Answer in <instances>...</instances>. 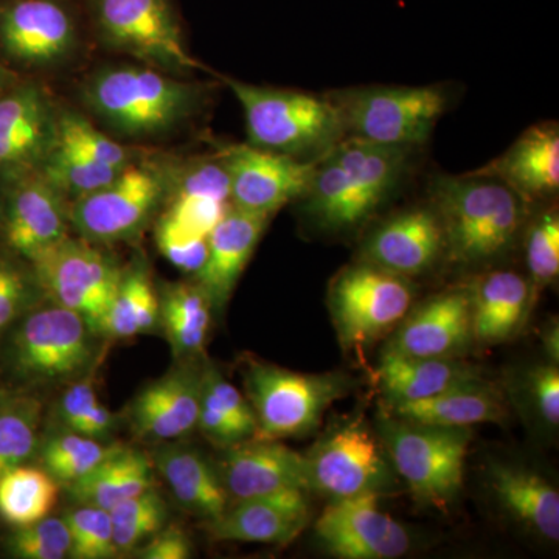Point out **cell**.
<instances>
[{"instance_id":"1","label":"cell","mask_w":559,"mask_h":559,"mask_svg":"<svg viewBox=\"0 0 559 559\" xmlns=\"http://www.w3.org/2000/svg\"><path fill=\"white\" fill-rule=\"evenodd\" d=\"M81 100L117 134L156 138L193 116L202 90L150 66H119L84 81Z\"/></svg>"},{"instance_id":"2","label":"cell","mask_w":559,"mask_h":559,"mask_svg":"<svg viewBox=\"0 0 559 559\" xmlns=\"http://www.w3.org/2000/svg\"><path fill=\"white\" fill-rule=\"evenodd\" d=\"M407 148L344 139L316 162L307 207L320 226L345 230L369 218L395 189Z\"/></svg>"},{"instance_id":"3","label":"cell","mask_w":559,"mask_h":559,"mask_svg":"<svg viewBox=\"0 0 559 559\" xmlns=\"http://www.w3.org/2000/svg\"><path fill=\"white\" fill-rule=\"evenodd\" d=\"M525 198L495 176L440 179L437 215L455 263H484L509 249L525 216Z\"/></svg>"},{"instance_id":"4","label":"cell","mask_w":559,"mask_h":559,"mask_svg":"<svg viewBox=\"0 0 559 559\" xmlns=\"http://www.w3.org/2000/svg\"><path fill=\"white\" fill-rule=\"evenodd\" d=\"M245 112L249 145L318 160L345 139L337 109L329 97L274 90L227 79Z\"/></svg>"},{"instance_id":"5","label":"cell","mask_w":559,"mask_h":559,"mask_svg":"<svg viewBox=\"0 0 559 559\" xmlns=\"http://www.w3.org/2000/svg\"><path fill=\"white\" fill-rule=\"evenodd\" d=\"M340 114L345 139L414 150L432 134L447 109L437 87H366L326 95Z\"/></svg>"},{"instance_id":"6","label":"cell","mask_w":559,"mask_h":559,"mask_svg":"<svg viewBox=\"0 0 559 559\" xmlns=\"http://www.w3.org/2000/svg\"><path fill=\"white\" fill-rule=\"evenodd\" d=\"M246 388L257 419L250 440L280 441L311 432L331 404L347 392V380L336 373H296L253 362L246 373Z\"/></svg>"},{"instance_id":"7","label":"cell","mask_w":559,"mask_h":559,"mask_svg":"<svg viewBox=\"0 0 559 559\" xmlns=\"http://www.w3.org/2000/svg\"><path fill=\"white\" fill-rule=\"evenodd\" d=\"M382 437L415 499L441 509L459 495L471 440L466 428L389 419L382 426Z\"/></svg>"},{"instance_id":"8","label":"cell","mask_w":559,"mask_h":559,"mask_svg":"<svg viewBox=\"0 0 559 559\" xmlns=\"http://www.w3.org/2000/svg\"><path fill=\"white\" fill-rule=\"evenodd\" d=\"M103 43L171 75L204 70L183 44L170 0H91Z\"/></svg>"},{"instance_id":"9","label":"cell","mask_w":559,"mask_h":559,"mask_svg":"<svg viewBox=\"0 0 559 559\" xmlns=\"http://www.w3.org/2000/svg\"><path fill=\"white\" fill-rule=\"evenodd\" d=\"M39 289L55 305L76 312L92 333L102 334L103 320L119 289L123 271L94 242L66 237L31 261Z\"/></svg>"},{"instance_id":"10","label":"cell","mask_w":559,"mask_h":559,"mask_svg":"<svg viewBox=\"0 0 559 559\" xmlns=\"http://www.w3.org/2000/svg\"><path fill=\"white\" fill-rule=\"evenodd\" d=\"M171 183L170 173L159 165L132 162L108 186L70 202V226L91 242L127 240L148 223Z\"/></svg>"},{"instance_id":"11","label":"cell","mask_w":559,"mask_h":559,"mask_svg":"<svg viewBox=\"0 0 559 559\" xmlns=\"http://www.w3.org/2000/svg\"><path fill=\"white\" fill-rule=\"evenodd\" d=\"M92 334L86 320L60 305L25 312L11 334V370L28 384L79 377L94 356Z\"/></svg>"},{"instance_id":"12","label":"cell","mask_w":559,"mask_h":559,"mask_svg":"<svg viewBox=\"0 0 559 559\" xmlns=\"http://www.w3.org/2000/svg\"><path fill=\"white\" fill-rule=\"evenodd\" d=\"M330 304L342 344L364 347L406 318L412 289L404 277L366 263L341 272Z\"/></svg>"},{"instance_id":"13","label":"cell","mask_w":559,"mask_h":559,"mask_svg":"<svg viewBox=\"0 0 559 559\" xmlns=\"http://www.w3.org/2000/svg\"><path fill=\"white\" fill-rule=\"evenodd\" d=\"M60 108L46 87L17 81L0 94V183L40 170L58 142Z\"/></svg>"},{"instance_id":"14","label":"cell","mask_w":559,"mask_h":559,"mask_svg":"<svg viewBox=\"0 0 559 559\" xmlns=\"http://www.w3.org/2000/svg\"><path fill=\"white\" fill-rule=\"evenodd\" d=\"M79 32L62 0H9L0 5V49L14 64L50 69L72 57Z\"/></svg>"},{"instance_id":"15","label":"cell","mask_w":559,"mask_h":559,"mask_svg":"<svg viewBox=\"0 0 559 559\" xmlns=\"http://www.w3.org/2000/svg\"><path fill=\"white\" fill-rule=\"evenodd\" d=\"M219 156L229 173L231 205L266 216L307 194L318 162L252 145L231 146Z\"/></svg>"},{"instance_id":"16","label":"cell","mask_w":559,"mask_h":559,"mask_svg":"<svg viewBox=\"0 0 559 559\" xmlns=\"http://www.w3.org/2000/svg\"><path fill=\"white\" fill-rule=\"evenodd\" d=\"M316 533L342 559H395L411 547L406 528L380 509V492L334 499L316 522Z\"/></svg>"},{"instance_id":"17","label":"cell","mask_w":559,"mask_h":559,"mask_svg":"<svg viewBox=\"0 0 559 559\" xmlns=\"http://www.w3.org/2000/svg\"><path fill=\"white\" fill-rule=\"evenodd\" d=\"M69 202L39 171L3 186L0 238L28 263L68 237Z\"/></svg>"},{"instance_id":"18","label":"cell","mask_w":559,"mask_h":559,"mask_svg":"<svg viewBox=\"0 0 559 559\" xmlns=\"http://www.w3.org/2000/svg\"><path fill=\"white\" fill-rule=\"evenodd\" d=\"M310 487L331 499L380 492L389 469L380 444L359 423L331 432L307 455Z\"/></svg>"},{"instance_id":"19","label":"cell","mask_w":559,"mask_h":559,"mask_svg":"<svg viewBox=\"0 0 559 559\" xmlns=\"http://www.w3.org/2000/svg\"><path fill=\"white\" fill-rule=\"evenodd\" d=\"M221 466V479L235 500L288 489L311 491L307 455L278 441L250 440L231 444Z\"/></svg>"},{"instance_id":"20","label":"cell","mask_w":559,"mask_h":559,"mask_svg":"<svg viewBox=\"0 0 559 559\" xmlns=\"http://www.w3.org/2000/svg\"><path fill=\"white\" fill-rule=\"evenodd\" d=\"M400 323L388 349L423 358H454L474 341L469 290L432 297Z\"/></svg>"},{"instance_id":"21","label":"cell","mask_w":559,"mask_h":559,"mask_svg":"<svg viewBox=\"0 0 559 559\" xmlns=\"http://www.w3.org/2000/svg\"><path fill=\"white\" fill-rule=\"evenodd\" d=\"M305 489H288L260 498L235 500L218 520L209 522L216 540L286 544L307 525L310 502Z\"/></svg>"},{"instance_id":"22","label":"cell","mask_w":559,"mask_h":559,"mask_svg":"<svg viewBox=\"0 0 559 559\" xmlns=\"http://www.w3.org/2000/svg\"><path fill=\"white\" fill-rule=\"evenodd\" d=\"M444 249L436 210L412 209L382 224L367 241L364 259L400 277L428 271Z\"/></svg>"},{"instance_id":"23","label":"cell","mask_w":559,"mask_h":559,"mask_svg":"<svg viewBox=\"0 0 559 559\" xmlns=\"http://www.w3.org/2000/svg\"><path fill=\"white\" fill-rule=\"evenodd\" d=\"M270 218L231 205L218 226L210 231L207 259L194 277L212 305L223 307L229 300Z\"/></svg>"},{"instance_id":"24","label":"cell","mask_w":559,"mask_h":559,"mask_svg":"<svg viewBox=\"0 0 559 559\" xmlns=\"http://www.w3.org/2000/svg\"><path fill=\"white\" fill-rule=\"evenodd\" d=\"M202 370L180 367L153 382L135 399L131 419L135 432L154 440H175L197 428Z\"/></svg>"},{"instance_id":"25","label":"cell","mask_w":559,"mask_h":559,"mask_svg":"<svg viewBox=\"0 0 559 559\" xmlns=\"http://www.w3.org/2000/svg\"><path fill=\"white\" fill-rule=\"evenodd\" d=\"M171 204L165 215L180 229L207 238L229 209L230 179L223 157L191 165L171 183Z\"/></svg>"},{"instance_id":"26","label":"cell","mask_w":559,"mask_h":559,"mask_svg":"<svg viewBox=\"0 0 559 559\" xmlns=\"http://www.w3.org/2000/svg\"><path fill=\"white\" fill-rule=\"evenodd\" d=\"M481 175L509 183L521 197L539 198L559 189V131L557 124L530 128Z\"/></svg>"},{"instance_id":"27","label":"cell","mask_w":559,"mask_h":559,"mask_svg":"<svg viewBox=\"0 0 559 559\" xmlns=\"http://www.w3.org/2000/svg\"><path fill=\"white\" fill-rule=\"evenodd\" d=\"M378 377L392 403L440 395L448 390L485 382L480 371L455 358H423L385 349Z\"/></svg>"},{"instance_id":"28","label":"cell","mask_w":559,"mask_h":559,"mask_svg":"<svg viewBox=\"0 0 559 559\" xmlns=\"http://www.w3.org/2000/svg\"><path fill=\"white\" fill-rule=\"evenodd\" d=\"M471 294L474 341H506L521 329L532 305L530 283L511 271L489 272Z\"/></svg>"},{"instance_id":"29","label":"cell","mask_w":559,"mask_h":559,"mask_svg":"<svg viewBox=\"0 0 559 559\" xmlns=\"http://www.w3.org/2000/svg\"><path fill=\"white\" fill-rule=\"evenodd\" d=\"M153 462L176 500L190 513L212 522L229 507L230 496L223 479L200 452L165 447L156 452Z\"/></svg>"},{"instance_id":"30","label":"cell","mask_w":559,"mask_h":559,"mask_svg":"<svg viewBox=\"0 0 559 559\" xmlns=\"http://www.w3.org/2000/svg\"><path fill=\"white\" fill-rule=\"evenodd\" d=\"M153 460L143 452L120 447L86 477L69 485V492L79 506L110 510L153 488Z\"/></svg>"},{"instance_id":"31","label":"cell","mask_w":559,"mask_h":559,"mask_svg":"<svg viewBox=\"0 0 559 559\" xmlns=\"http://www.w3.org/2000/svg\"><path fill=\"white\" fill-rule=\"evenodd\" d=\"M393 404L396 417L439 428H469L480 423H496L506 414L498 393L487 382L448 390L426 400Z\"/></svg>"},{"instance_id":"32","label":"cell","mask_w":559,"mask_h":559,"mask_svg":"<svg viewBox=\"0 0 559 559\" xmlns=\"http://www.w3.org/2000/svg\"><path fill=\"white\" fill-rule=\"evenodd\" d=\"M489 481L500 503L549 540L559 539V495L549 481L530 471L491 465Z\"/></svg>"},{"instance_id":"33","label":"cell","mask_w":559,"mask_h":559,"mask_svg":"<svg viewBox=\"0 0 559 559\" xmlns=\"http://www.w3.org/2000/svg\"><path fill=\"white\" fill-rule=\"evenodd\" d=\"M60 484L44 468L25 465L0 477V518L13 528L50 516Z\"/></svg>"},{"instance_id":"34","label":"cell","mask_w":559,"mask_h":559,"mask_svg":"<svg viewBox=\"0 0 559 559\" xmlns=\"http://www.w3.org/2000/svg\"><path fill=\"white\" fill-rule=\"evenodd\" d=\"M160 319L175 355L201 352L210 329V301L198 285H171L164 290Z\"/></svg>"},{"instance_id":"35","label":"cell","mask_w":559,"mask_h":559,"mask_svg":"<svg viewBox=\"0 0 559 559\" xmlns=\"http://www.w3.org/2000/svg\"><path fill=\"white\" fill-rule=\"evenodd\" d=\"M40 418L43 404L35 396L0 392V477L35 455Z\"/></svg>"},{"instance_id":"36","label":"cell","mask_w":559,"mask_h":559,"mask_svg":"<svg viewBox=\"0 0 559 559\" xmlns=\"http://www.w3.org/2000/svg\"><path fill=\"white\" fill-rule=\"evenodd\" d=\"M119 448L120 444L100 443L97 439L69 430L47 439L40 450V457L43 468L58 484L69 487L86 477Z\"/></svg>"},{"instance_id":"37","label":"cell","mask_w":559,"mask_h":559,"mask_svg":"<svg viewBox=\"0 0 559 559\" xmlns=\"http://www.w3.org/2000/svg\"><path fill=\"white\" fill-rule=\"evenodd\" d=\"M121 170L123 168L87 159L83 154L57 142L39 173L70 204L108 186Z\"/></svg>"},{"instance_id":"38","label":"cell","mask_w":559,"mask_h":559,"mask_svg":"<svg viewBox=\"0 0 559 559\" xmlns=\"http://www.w3.org/2000/svg\"><path fill=\"white\" fill-rule=\"evenodd\" d=\"M112 521L114 543L120 554L138 549L164 528L167 521V506L156 489L123 500L108 510Z\"/></svg>"},{"instance_id":"39","label":"cell","mask_w":559,"mask_h":559,"mask_svg":"<svg viewBox=\"0 0 559 559\" xmlns=\"http://www.w3.org/2000/svg\"><path fill=\"white\" fill-rule=\"evenodd\" d=\"M58 143L83 154L87 159L109 167L124 168L132 162L143 159L139 150L121 145L95 128L86 117L68 109L60 110Z\"/></svg>"},{"instance_id":"40","label":"cell","mask_w":559,"mask_h":559,"mask_svg":"<svg viewBox=\"0 0 559 559\" xmlns=\"http://www.w3.org/2000/svg\"><path fill=\"white\" fill-rule=\"evenodd\" d=\"M70 533L69 557L75 559H109L120 555L114 543L109 511L98 507L79 506L64 516Z\"/></svg>"},{"instance_id":"41","label":"cell","mask_w":559,"mask_h":559,"mask_svg":"<svg viewBox=\"0 0 559 559\" xmlns=\"http://www.w3.org/2000/svg\"><path fill=\"white\" fill-rule=\"evenodd\" d=\"M7 554L20 559L69 557L70 533L64 518H44L27 527L14 528L3 540Z\"/></svg>"},{"instance_id":"42","label":"cell","mask_w":559,"mask_h":559,"mask_svg":"<svg viewBox=\"0 0 559 559\" xmlns=\"http://www.w3.org/2000/svg\"><path fill=\"white\" fill-rule=\"evenodd\" d=\"M33 272H27L9 249H0V336L31 310L35 289Z\"/></svg>"},{"instance_id":"43","label":"cell","mask_w":559,"mask_h":559,"mask_svg":"<svg viewBox=\"0 0 559 559\" xmlns=\"http://www.w3.org/2000/svg\"><path fill=\"white\" fill-rule=\"evenodd\" d=\"M527 264L532 275V296L558 277L559 272V218L557 212L540 216L527 240Z\"/></svg>"},{"instance_id":"44","label":"cell","mask_w":559,"mask_h":559,"mask_svg":"<svg viewBox=\"0 0 559 559\" xmlns=\"http://www.w3.org/2000/svg\"><path fill=\"white\" fill-rule=\"evenodd\" d=\"M156 242L162 255L173 266L189 274H197L207 259V238L180 229L167 215L162 216L157 224Z\"/></svg>"},{"instance_id":"45","label":"cell","mask_w":559,"mask_h":559,"mask_svg":"<svg viewBox=\"0 0 559 559\" xmlns=\"http://www.w3.org/2000/svg\"><path fill=\"white\" fill-rule=\"evenodd\" d=\"M102 334L114 340H127L139 334L138 266L121 275L119 289L103 320Z\"/></svg>"},{"instance_id":"46","label":"cell","mask_w":559,"mask_h":559,"mask_svg":"<svg viewBox=\"0 0 559 559\" xmlns=\"http://www.w3.org/2000/svg\"><path fill=\"white\" fill-rule=\"evenodd\" d=\"M202 378H204L205 388L213 393L242 437L246 440L252 439L257 428L255 414H253L249 401L241 395L240 390L224 380L213 367L202 371Z\"/></svg>"},{"instance_id":"47","label":"cell","mask_w":559,"mask_h":559,"mask_svg":"<svg viewBox=\"0 0 559 559\" xmlns=\"http://www.w3.org/2000/svg\"><path fill=\"white\" fill-rule=\"evenodd\" d=\"M197 426L213 443L224 444V447H231L246 440L213 393L205 388L204 378H202L200 417Z\"/></svg>"},{"instance_id":"48","label":"cell","mask_w":559,"mask_h":559,"mask_svg":"<svg viewBox=\"0 0 559 559\" xmlns=\"http://www.w3.org/2000/svg\"><path fill=\"white\" fill-rule=\"evenodd\" d=\"M530 392L540 417L550 426L559 423V371L557 364L539 367L530 374Z\"/></svg>"},{"instance_id":"49","label":"cell","mask_w":559,"mask_h":559,"mask_svg":"<svg viewBox=\"0 0 559 559\" xmlns=\"http://www.w3.org/2000/svg\"><path fill=\"white\" fill-rule=\"evenodd\" d=\"M98 404L97 392L91 380L75 382L66 390L58 403V417L69 430H75L81 419Z\"/></svg>"},{"instance_id":"50","label":"cell","mask_w":559,"mask_h":559,"mask_svg":"<svg viewBox=\"0 0 559 559\" xmlns=\"http://www.w3.org/2000/svg\"><path fill=\"white\" fill-rule=\"evenodd\" d=\"M142 559H187L191 557L189 536L178 527L162 528L139 550Z\"/></svg>"},{"instance_id":"51","label":"cell","mask_w":559,"mask_h":559,"mask_svg":"<svg viewBox=\"0 0 559 559\" xmlns=\"http://www.w3.org/2000/svg\"><path fill=\"white\" fill-rule=\"evenodd\" d=\"M112 425L114 415L110 414L109 409H106L103 404L98 403L92 407L86 417L81 419L80 425L76 426L73 432L100 440L103 437L108 436L109 430L112 429Z\"/></svg>"},{"instance_id":"52","label":"cell","mask_w":559,"mask_h":559,"mask_svg":"<svg viewBox=\"0 0 559 559\" xmlns=\"http://www.w3.org/2000/svg\"><path fill=\"white\" fill-rule=\"evenodd\" d=\"M20 75L14 72L13 69L7 68L5 64L0 62V94H3L7 90H10L11 86L20 81Z\"/></svg>"},{"instance_id":"53","label":"cell","mask_w":559,"mask_h":559,"mask_svg":"<svg viewBox=\"0 0 559 559\" xmlns=\"http://www.w3.org/2000/svg\"><path fill=\"white\" fill-rule=\"evenodd\" d=\"M559 331L558 326H554V329H549L546 334V348L549 352L550 358L555 359V362H558V353H559Z\"/></svg>"},{"instance_id":"54","label":"cell","mask_w":559,"mask_h":559,"mask_svg":"<svg viewBox=\"0 0 559 559\" xmlns=\"http://www.w3.org/2000/svg\"><path fill=\"white\" fill-rule=\"evenodd\" d=\"M2 190H3V186H2V183H0V197H2Z\"/></svg>"}]
</instances>
